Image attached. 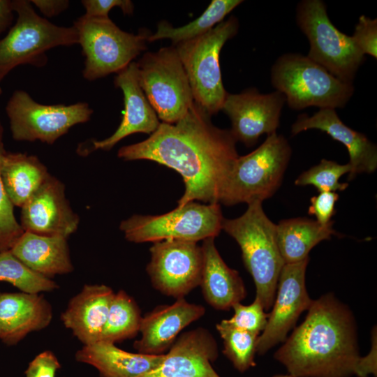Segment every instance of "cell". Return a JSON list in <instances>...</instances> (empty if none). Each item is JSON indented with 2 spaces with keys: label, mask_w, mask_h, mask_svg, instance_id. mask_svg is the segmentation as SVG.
<instances>
[{
  "label": "cell",
  "mask_w": 377,
  "mask_h": 377,
  "mask_svg": "<svg viewBox=\"0 0 377 377\" xmlns=\"http://www.w3.org/2000/svg\"><path fill=\"white\" fill-rule=\"evenodd\" d=\"M232 308L234 310L233 316L230 319H226L230 325L259 335L265 330L269 313H267L256 298L249 305H244L239 302Z\"/></svg>",
  "instance_id": "cell-34"
},
{
  "label": "cell",
  "mask_w": 377,
  "mask_h": 377,
  "mask_svg": "<svg viewBox=\"0 0 377 377\" xmlns=\"http://www.w3.org/2000/svg\"><path fill=\"white\" fill-rule=\"evenodd\" d=\"M147 272L154 288L162 294L184 298L200 286L203 254L198 242L165 239L154 242Z\"/></svg>",
  "instance_id": "cell-13"
},
{
  "label": "cell",
  "mask_w": 377,
  "mask_h": 377,
  "mask_svg": "<svg viewBox=\"0 0 377 377\" xmlns=\"http://www.w3.org/2000/svg\"><path fill=\"white\" fill-rule=\"evenodd\" d=\"M285 103L278 91L261 94L249 88L239 94L228 93L221 110L231 121L230 131L235 140L252 147L263 134L276 132Z\"/></svg>",
  "instance_id": "cell-15"
},
{
  "label": "cell",
  "mask_w": 377,
  "mask_h": 377,
  "mask_svg": "<svg viewBox=\"0 0 377 377\" xmlns=\"http://www.w3.org/2000/svg\"><path fill=\"white\" fill-rule=\"evenodd\" d=\"M274 357L292 377H351L360 360L357 325L348 306L332 293L313 300Z\"/></svg>",
  "instance_id": "cell-2"
},
{
  "label": "cell",
  "mask_w": 377,
  "mask_h": 377,
  "mask_svg": "<svg viewBox=\"0 0 377 377\" xmlns=\"http://www.w3.org/2000/svg\"><path fill=\"white\" fill-rule=\"evenodd\" d=\"M30 1L47 17L59 15L66 10L70 4L68 0H31Z\"/></svg>",
  "instance_id": "cell-39"
},
{
  "label": "cell",
  "mask_w": 377,
  "mask_h": 377,
  "mask_svg": "<svg viewBox=\"0 0 377 377\" xmlns=\"http://www.w3.org/2000/svg\"><path fill=\"white\" fill-rule=\"evenodd\" d=\"M296 22L309 40L306 55L340 80L353 84L365 55L351 36L339 31L330 21L321 0H303L296 8Z\"/></svg>",
  "instance_id": "cell-9"
},
{
  "label": "cell",
  "mask_w": 377,
  "mask_h": 377,
  "mask_svg": "<svg viewBox=\"0 0 377 377\" xmlns=\"http://www.w3.org/2000/svg\"><path fill=\"white\" fill-rule=\"evenodd\" d=\"M350 171V165L322 159L320 162L303 172L295 181L296 186H313L319 192L344 191L348 182L341 183L339 179Z\"/></svg>",
  "instance_id": "cell-32"
},
{
  "label": "cell",
  "mask_w": 377,
  "mask_h": 377,
  "mask_svg": "<svg viewBox=\"0 0 377 377\" xmlns=\"http://www.w3.org/2000/svg\"><path fill=\"white\" fill-rule=\"evenodd\" d=\"M233 15L206 34L174 47L187 75L194 102L210 117L221 110L228 92L221 78L220 52L238 32Z\"/></svg>",
  "instance_id": "cell-7"
},
{
  "label": "cell",
  "mask_w": 377,
  "mask_h": 377,
  "mask_svg": "<svg viewBox=\"0 0 377 377\" xmlns=\"http://www.w3.org/2000/svg\"><path fill=\"white\" fill-rule=\"evenodd\" d=\"M262 203L253 201L240 216L224 219L222 230L239 246L244 266L256 286L255 298L267 311L273 305L285 263L276 242V224L267 216Z\"/></svg>",
  "instance_id": "cell-3"
},
{
  "label": "cell",
  "mask_w": 377,
  "mask_h": 377,
  "mask_svg": "<svg viewBox=\"0 0 377 377\" xmlns=\"http://www.w3.org/2000/svg\"><path fill=\"white\" fill-rule=\"evenodd\" d=\"M309 129H318L342 143L347 149L350 171L348 180L360 173H372L377 168V147L363 133L356 131L339 119L335 109L321 108L312 116L300 114L292 124L293 136Z\"/></svg>",
  "instance_id": "cell-19"
},
{
  "label": "cell",
  "mask_w": 377,
  "mask_h": 377,
  "mask_svg": "<svg viewBox=\"0 0 377 377\" xmlns=\"http://www.w3.org/2000/svg\"><path fill=\"white\" fill-rule=\"evenodd\" d=\"M205 313L202 305L189 303L184 298L177 299L170 305L159 306L142 318L141 337L133 347L142 354H165L181 331Z\"/></svg>",
  "instance_id": "cell-20"
},
{
  "label": "cell",
  "mask_w": 377,
  "mask_h": 377,
  "mask_svg": "<svg viewBox=\"0 0 377 377\" xmlns=\"http://www.w3.org/2000/svg\"><path fill=\"white\" fill-rule=\"evenodd\" d=\"M21 208L24 232L68 238L78 228L80 218L66 197L64 184L51 175Z\"/></svg>",
  "instance_id": "cell-16"
},
{
  "label": "cell",
  "mask_w": 377,
  "mask_h": 377,
  "mask_svg": "<svg viewBox=\"0 0 377 377\" xmlns=\"http://www.w3.org/2000/svg\"><path fill=\"white\" fill-rule=\"evenodd\" d=\"M218 355L213 336L198 327L181 334L156 368L138 377H220L212 366Z\"/></svg>",
  "instance_id": "cell-17"
},
{
  "label": "cell",
  "mask_w": 377,
  "mask_h": 377,
  "mask_svg": "<svg viewBox=\"0 0 377 377\" xmlns=\"http://www.w3.org/2000/svg\"><path fill=\"white\" fill-rule=\"evenodd\" d=\"M223 343V353L241 373L256 366L254 360L259 334L235 327L226 320L216 325Z\"/></svg>",
  "instance_id": "cell-30"
},
{
  "label": "cell",
  "mask_w": 377,
  "mask_h": 377,
  "mask_svg": "<svg viewBox=\"0 0 377 377\" xmlns=\"http://www.w3.org/2000/svg\"><path fill=\"white\" fill-rule=\"evenodd\" d=\"M163 357L130 353L104 341L84 346L75 354L77 361L95 367L101 377H138L156 368Z\"/></svg>",
  "instance_id": "cell-25"
},
{
  "label": "cell",
  "mask_w": 377,
  "mask_h": 377,
  "mask_svg": "<svg viewBox=\"0 0 377 377\" xmlns=\"http://www.w3.org/2000/svg\"><path fill=\"white\" fill-rule=\"evenodd\" d=\"M73 27L84 57L82 75L89 81L117 73L128 66L146 50L149 35L146 31L138 34L124 31L110 17L84 15L76 20Z\"/></svg>",
  "instance_id": "cell-8"
},
{
  "label": "cell",
  "mask_w": 377,
  "mask_h": 377,
  "mask_svg": "<svg viewBox=\"0 0 377 377\" xmlns=\"http://www.w3.org/2000/svg\"><path fill=\"white\" fill-rule=\"evenodd\" d=\"M81 3L85 9L84 15L91 17H109V12L115 7L124 15H131L134 10L130 0H82Z\"/></svg>",
  "instance_id": "cell-37"
},
{
  "label": "cell",
  "mask_w": 377,
  "mask_h": 377,
  "mask_svg": "<svg viewBox=\"0 0 377 377\" xmlns=\"http://www.w3.org/2000/svg\"><path fill=\"white\" fill-rule=\"evenodd\" d=\"M114 294L111 288L103 284L84 285L62 313L64 325L84 346L101 341Z\"/></svg>",
  "instance_id": "cell-22"
},
{
  "label": "cell",
  "mask_w": 377,
  "mask_h": 377,
  "mask_svg": "<svg viewBox=\"0 0 377 377\" xmlns=\"http://www.w3.org/2000/svg\"><path fill=\"white\" fill-rule=\"evenodd\" d=\"M292 149L287 139L274 132L257 149L239 156L222 190L219 204L247 205L271 198L281 186Z\"/></svg>",
  "instance_id": "cell-5"
},
{
  "label": "cell",
  "mask_w": 377,
  "mask_h": 377,
  "mask_svg": "<svg viewBox=\"0 0 377 377\" xmlns=\"http://www.w3.org/2000/svg\"><path fill=\"white\" fill-rule=\"evenodd\" d=\"M0 281L8 282L28 293L50 292L59 288L53 280L27 267L10 250L0 252Z\"/></svg>",
  "instance_id": "cell-31"
},
{
  "label": "cell",
  "mask_w": 377,
  "mask_h": 377,
  "mask_svg": "<svg viewBox=\"0 0 377 377\" xmlns=\"http://www.w3.org/2000/svg\"><path fill=\"white\" fill-rule=\"evenodd\" d=\"M359 50L365 55L377 58V20L364 15L359 17L351 36Z\"/></svg>",
  "instance_id": "cell-35"
},
{
  "label": "cell",
  "mask_w": 377,
  "mask_h": 377,
  "mask_svg": "<svg viewBox=\"0 0 377 377\" xmlns=\"http://www.w3.org/2000/svg\"><path fill=\"white\" fill-rule=\"evenodd\" d=\"M50 174L34 155L6 152L1 175L6 195L13 206L22 207Z\"/></svg>",
  "instance_id": "cell-27"
},
{
  "label": "cell",
  "mask_w": 377,
  "mask_h": 377,
  "mask_svg": "<svg viewBox=\"0 0 377 377\" xmlns=\"http://www.w3.org/2000/svg\"><path fill=\"white\" fill-rule=\"evenodd\" d=\"M376 343L373 345L371 351L365 357H360L356 376L368 377L370 374L376 376Z\"/></svg>",
  "instance_id": "cell-40"
},
{
  "label": "cell",
  "mask_w": 377,
  "mask_h": 377,
  "mask_svg": "<svg viewBox=\"0 0 377 377\" xmlns=\"http://www.w3.org/2000/svg\"><path fill=\"white\" fill-rule=\"evenodd\" d=\"M223 219L219 203L192 201L163 214L133 215L120 223L119 229L133 243L165 239L198 242L217 237Z\"/></svg>",
  "instance_id": "cell-10"
},
{
  "label": "cell",
  "mask_w": 377,
  "mask_h": 377,
  "mask_svg": "<svg viewBox=\"0 0 377 377\" xmlns=\"http://www.w3.org/2000/svg\"><path fill=\"white\" fill-rule=\"evenodd\" d=\"M6 153L3 127L0 121V252L10 250L24 232L15 216L14 206L6 195L1 179V167Z\"/></svg>",
  "instance_id": "cell-33"
},
{
  "label": "cell",
  "mask_w": 377,
  "mask_h": 377,
  "mask_svg": "<svg viewBox=\"0 0 377 377\" xmlns=\"http://www.w3.org/2000/svg\"><path fill=\"white\" fill-rule=\"evenodd\" d=\"M195 102L175 124L161 122L150 136L121 147L124 161L148 160L177 172L185 190L177 206L194 200L219 203L228 175L239 156L230 130L215 126Z\"/></svg>",
  "instance_id": "cell-1"
},
{
  "label": "cell",
  "mask_w": 377,
  "mask_h": 377,
  "mask_svg": "<svg viewBox=\"0 0 377 377\" xmlns=\"http://www.w3.org/2000/svg\"><path fill=\"white\" fill-rule=\"evenodd\" d=\"M339 199L336 192L325 191L311 198V205L308 214L316 217L318 223L322 225L330 223L331 218L335 214V203Z\"/></svg>",
  "instance_id": "cell-36"
},
{
  "label": "cell",
  "mask_w": 377,
  "mask_h": 377,
  "mask_svg": "<svg viewBox=\"0 0 377 377\" xmlns=\"http://www.w3.org/2000/svg\"><path fill=\"white\" fill-rule=\"evenodd\" d=\"M203 267L200 286L206 302L218 310H230L246 297L238 272L229 267L220 256L214 238L203 240Z\"/></svg>",
  "instance_id": "cell-23"
},
{
  "label": "cell",
  "mask_w": 377,
  "mask_h": 377,
  "mask_svg": "<svg viewBox=\"0 0 377 377\" xmlns=\"http://www.w3.org/2000/svg\"><path fill=\"white\" fill-rule=\"evenodd\" d=\"M14 13L12 1L0 0V39L1 34L10 27Z\"/></svg>",
  "instance_id": "cell-41"
},
{
  "label": "cell",
  "mask_w": 377,
  "mask_h": 377,
  "mask_svg": "<svg viewBox=\"0 0 377 377\" xmlns=\"http://www.w3.org/2000/svg\"><path fill=\"white\" fill-rule=\"evenodd\" d=\"M12 3L16 22L0 39V94L1 81L15 67L26 64L44 66L49 50L78 43L73 26H58L40 17L30 1L13 0Z\"/></svg>",
  "instance_id": "cell-6"
},
{
  "label": "cell",
  "mask_w": 377,
  "mask_h": 377,
  "mask_svg": "<svg viewBox=\"0 0 377 377\" xmlns=\"http://www.w3.org/2000/svg\"><path fill=\"white\" fill-rule=\"evenodd\" d=\"M271 82L288 107L300 110L315 106L342 108L354 93L353 84L344 82L306 56L286 53L271 68Z\"/></svg>",
  "instance_id": "cell-4"
},
{
  "label": "cell",
  "mask_w": 377,
  "mask_h": 377,
  "mask_svg": "<svg viewBox=\"0 0 377 377\" xmlns=\"http://www.w3.org/2000/svg\"><path fill=\"white\" fill-rule=\"evenodd\" d=\"M139 84L163 123L175 124L193 103L189 81L174 46L146 52L138 61Z\"/></svg>",
  "instance_id": "cell-11"
},
{
  "label": "cell",
  "mask_w": 377,
  "mask_h": 377,
  "mask_svg": "<svg viewBox=\"0 0 377 377\" xmlns=\"http://www.w3.org/2000/svg\"><path fill=\"white\" fill-rule=\"evenodd\" d=\"M60 364L55 355L45 350L40 353L29 363L25 377H55Z\"/></svg>",
  "instance_id": "cell-38"
},
{
  "label": "cell",
  "mask_w": 377,
  "mask_h": 377,
  "mask_svg": "<svg viewBox=\"0 0 377 377\" xmlns=\"http://www.w3.org/2000/svg\"><path fill=\"white\" fill-rule=\"evenodd\" d=\"M114 84L124 94V112L121 123L110 137L102 140H91L90 147L80 149V155L98 149L110 150L120 140L133 133L151 135L161 124L139 84L136 62H131L117 73Z\"/></svg>",
  "instance_id": "cell-18"
},
{
  "label": "cell",
  "mask_w": 377,
  "mask_h": 377,
  "mask_svg": "<svg viewBox=\"0 0 377 377\" xmlns=\"http://www.w3.org/2000/svg\"><path fill=\"white\" fill-rule=\"evenodd\" d=\"M306 258L295 263L285 264L281 271L277 288L269 313L267 325L259 336L256 353L264 355L276 344L283 342L287 334L304 311H308L313 300L305 283Z\"/></svg>",
  "instance_id": "cell-14"
},
{
  "label": "cell",
  "mask_w": 377,
  "mask_h": 377,
  "mask_svg": "<svg viewBox=\"0 0 377 377\" xmlns=\"http://www.w3.org/2000/svg\"><path fill=\"white\" fill-rule=\"evenodd\" d=\"M6 112L14 140H39L48 145L54 144L73 126L88 121L93 114L87 103L44 105L23 90L13 93Z\"/></svg>",
  "instance_id": "cell-12"
},
{
  "label": "cell",
  "mask_w": 377,
  "mask_h": 377,
  "mask_svg": "<svg viewBox=\"0 0 377 377\" xmlns=\"http://www.w3.org/2000/svg\"><path fill=\"white\" fill-rule=\"evenodd\" d=\"M142 317L135 300L125 291L114 293L101 341L115 343L132 339L140 332Z\"/></svg>",
  "instance_id": "cell-29"
},
{
  "label": "cell",
  "mask_w": 377,
  "mask_h": 377,
  "mask_svg": "<svg viewBox=\"0 0 377 377\" xmlns=\"http://www.w3.org/2000/svg\"><path fill=\"white\" fill-rule=\"evenodd\" d=\"M32 271L50 279L73 270L67 238L24 232L10 249Z\"/></svg>",
  "instance_id": "cell-24"
},
{
  "label": "cell",
  "mask_w": 377,
  "mask_h": 377,
  "mask_svg": "<svg viewBox=\"0 0 377 377\" xmlns=\"http://www.w3.org/2000/svg\"><path fill=\"white\" fill-rule=\"evenodd\" d=\"M273 377H292L289 374H280V375H276Z\"/></svg>",
  "instance_id": "cell-42"
},
{
  "label": "cell",
  "mask_w": 377,
  "mask_h": 377,
  "mask_svg": "<svg viewBox=\"0 0 377 377\" xmlns=\"http://www.w3.org/2000/svg\"><path fill=\"white\" fill-rule=\"evenodd\" d=\"M333 224V221L322 225L316 220L302 217L279 221L276 227V242L285 264L308 258L316 245L337 235Z\"/></svg>",
  "instance_id": "cell-26"
},
{
  "label": "cell",
  "mask_w": 377,
  "mask_h": 377,
  "mask_svg": "<svg viewBox=\"0 0 377 377\" xmlns=\"http://www.w3.org/2000/svg\"><path fill=\"white\" fill-rule=\"evenodd\" d=\"M242 2L241 0H212L199 17L182 27H173L167 22H160L156 32L148 36L147 42L168 38L175 45L197 38L223 22L225 17Z\"/></svg>",
  "instance_id": "cell-28"
},
{
  "label": "cell",
  "mask_w": 377,
  "mask_h": 377,
  "mask_svg": "<svg viewBox=\"0 0 377 377\" xmlns=\"http://www.w3.org/2000/svg\"><path fill=\"white\" fill-rule=\"evenodd\" d=\"M52 319V306L39 293L0 292V339L6 344H17Z\"/></svg>",
  "instance_id": "cell-21"
}]
</instances>
